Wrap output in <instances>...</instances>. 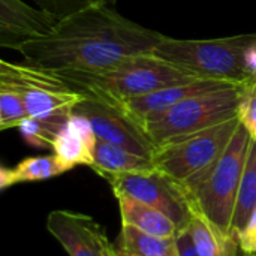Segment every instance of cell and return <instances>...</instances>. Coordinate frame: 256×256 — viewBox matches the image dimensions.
Segmentation results:
<instances>
[{
	"instance_id": "1",
	"label": "cell",
	"mask_w": 256,
	"mask_h": 256,
	"mask_svg": "<svg viewBox=\"0 0 256 256\" xmlns=\"http://www.w3.org/2000/svg\"><path fill=\"white\" fill-rule=\"evenodd\" d=\"M162 38L120 15L114 6L98 4L62 18L50 34L22 45L18 52L26 63L44 69L96 72L152 54Z\"/></svg>"
},
{
	"instance_id": "2",
	"label": "cell",
	"mask_w": 256,
	"mask_h": 256,
	"mask_svg": "<svg viewBox=\"0 0 256 256\" xmlns=\"http://www.w3.org/2000/svg\"><path fill=\"white\" fill-rule=\"evenodd\" d=\"M72 90L87 96L98 98L111 104L144 96L156 90L198 80L186 70L154 57L142 54L126 58L112 68L96 72L56 70Z\"/></svg>"
},
{
	"instance_id": "3",
	"label": "cell",
	"mask_w": 256,
	"mask_h": 256,
	"mask_svg": "<svg viewBox=\"0 0 256 256\" xmlns=\"http://www.w3.org/2000/svg\"><path fill=\"white\" fill-rule=\"evenodd\" d=\"M255 45L256 33L208 40L174 39L164 34L152 54L196 78L243 86L252 81L248 52Z\"/></svg>"
},
{
	"instance_id": "4",
	"label": "cell",
	"mask_w": 256,
	"mask_h": 256,
	"mask_svg": "<svg viewBox=\"0 0 256 256\" xmlns=\"http://www.w3.org/2000/svg\"><path fill=\"white\" fill-rule=\"evenodd\" d=\"M238 126L240 120L236 117L158 146L153 154L156 170L177 183L188 198L224 154Z\"/></svg>"
},
{
	"instance_id": "5",
	"label": "cell",
	"mask_w": 256,
	"mask_h": 256,
	"mask_svg": "<svg viewBox=\"0 0 256 256\" xmlns=\"http://www.w3.org/2000/svg\"><path fill=\"white\" fill-rule=\"evenodd\" d=\"M250 141L249 132L240 124L216 165L188 195L192 213L200 214L228 238H234L232 216Z\"/></svg>"
},
{
	"instance_id": "6",
	"label": "cell",
	"mask_w": 256,
	"mask_h": 256,
	"mask_svg": "<svg viewBox=\"0 0 256 256\" xmlns=\"http://www.w3.org/2000/svg\"><path fill=\"white\" fill-rule=\"evenodd\" d=\"M243 86H231L188 98L166 111L148 116L141 122V126L156 147L210 129L237 117Z\"/></svg>"
},
{
	"instance_id": "7",
	"label": "cell",
	"mask_w": 256,
	"mask_h": 256,
	"mask_svg": "<svg viewBox=\"0 0 256 256\" xmlns=\"http://www.w3.org/2000/svg\"><path fill=\"white\" fill-rule=\"evenodd\" d=\"M114 195L122 194L135 198L174 220L178 231L189 228L192 210L183 189L158 170L148 172L112 174L105 177Z\"/></svg>"
},
{
	"instance_id": "8",
	"label": "cell",
	"mask_w": 256,
	"mask_h": 256,
	"mask_svg": "<svg viewBox=\"0 0 256 256\" xmlns=\"http://www.w3.org/2000/svg\"><path fill=\"white\" fill-rule=\"evenodd\" d=\"M72 112H78L90 122L98 140L153 159L156 152L154 142L142 126L122 106L98 98H84L74 106Z\"/></svg>"
},
{
	"instance_id": "9",
	"label": "cell",
	"mask_w": 256,
	"mask_h": 256,
	"mask_svg": "<svg viewBox=\"0 0 256 256\" xmlns=\"http://www.w3.org/2000/svg\"><path fill=\"white\" fill-rule=\"evenodd\" d=\"M46 230L69 256H120L100 225L87 214L54 210L46 218Z\"/></svg>"
},
{
	"instance_id": "10",
	"label": "cell",
	"mask_w": 256,
	"mask_h": 256,
	"mask_svg": "<svg viewBox=\"0 0 256 256\" xmlns=\"http://www.w3.org/2000/svg\"><path fill=\"white\" fill-rule=\"evenodd\" d=\"M60 18L22 0H0V45L20 51L32 40L50 34Z\"/></svg>"
},
{
	"instance_id": "11",
	"label": "cell",
	"mask_w": 256,
	"mask_h": 256,
	"mask_svg": "<svg viewBox=\"0 0 256 256\" xmlns=\"http://www.w3.org/2000/svg\"><path fill=\"white\" fill-rule=\"evenodd\" d=\"M231 86H240V84L219 81V80L198 78V80H192L188 82L174 84V86L156 90V92L144 94V96L126 99L116 105L122 106L130 117H134L141 124V122L144 118H147L148 116L166 111L171 106L180 104L182 100H184L188 98H192V96H196L201 93H207V92H213V90H219V88H225V87H231Z\"/></svg>"
},
{
	"instance_id": "12",
	"label": "cell",
	"mask_w": 256,
	"mask_h": 256,
	"mask_svg": "<svg viewBox=\"0 0 256 256\" xmlns=\"http://www.w3.org/2000/svg\"><path fill=\"white\" fill-rule=\"evenodd\" d=\"M116 198L118 201L122 224L132 225L147 234L162 238H176L178 234L177 225L165 213L122 194H116Z\"/></svg>"
},
{
	"instance_id": "13",
	"label": "cell",
	"mask_w": 256,
	"mask_h": 256,
	"mask_svg": "<svg viewBox=\"0 0 256 256\" xmlns=\"http://www.w3.org/2000/svg\"><path fill=\"white\" fill-rule=\"evenodd\" d=\"M92 168L102 177L112 174L148 172L156 170L153 159L140 156L102 140H98L94 144Z\"/></svg>"
},
{
	"instance_id": "14",
	"label": "cell",
	"mask_w": 256,
	"mask_h": 256,
	"mask_svg": "<svg viewBox=\"0 0 256 256\" xmlns=\"http://www.w3.org/2000/svg\"><path fill=\"white\" fill-rule=\"evenodd\" d=\"M51 148L68 170H72L76 165H93V150L72 123L70 116L56 135Z\"/></svg>"
},
{
	"instance_id": "15",
	"label": "cell",
	"mask_w": 256,
	"mask_h": 256,
	"mask_svg": "<svg viewBox=\"0 0 256 256\" xmlns=\"http://www.w3.org/2000/svg\"><path fill=\"white\" fill-rule=\"evenodd\" d=\"M256 210V142L250 141L246 165L240 180V188L236 200L232 216V237L244 228L250 216Z\"/></svg>"
},
{
	"instance_id": "16",
	"label": "cell",
	"mask_w": 256,
	"mask_h": 256,
	"mask_svg": "<svg viewBox=\"0 0 256 256\" xmlns=\"http://www.w3.org/2000/svg\"><path fill=\"white\" fill-rule=\"evenodd\" d=\"M122 249L134 256H178L176 238L156 237L128 224H122Z\"/></svg>"
},
{
	"instance_id": "17",
	"label": "cell",
	"mask_w": 256,
	"mask_h": 256,
	"mask_svg": "<svg viewBox=\"0 0 256 256\" xmlns=\"http://www.w3.org/2000/svg\"><path fill=\"white\" fill-rule=\"evenodd\" d=\"M15 183L40 182L57 177L69 171L56 154L50 156H33L22 159L15 168H12Z\"/></svg>"
},
{
	"instance_id": "18",
	"label": "cell",
	"mask_w": 256,
	"mask_h": 256,
	"mask_svg": "<svg viewBox=\"0 0 256 256\" xmlns=\"http://www.w3.org/2000/svg\"><path fill=\"white\" fill-rule=\"evenodd\" d=\"M60 120H36L27 117L20 126V132L24 138V141L36 148H48L52 147L54 138L62 129V126L66 123Z\"/></svg>"
},
{
	"instance_id": "19",
	"label": "cell",
	"mask_w": 256,
	"mask_h": 256,
	"mask_svg": "<svg viewBox=\"0 0 256 256\" xmlns=\"http://www.w3.org/2000/svg\"><path fill=\"white\" fill-rule=\"evenodd\" d=\"M27 117L22 94L10 88H0V129L18 128Z\"/></svg>"
},
{
	"instance_id": "20",
	"label": "cell",
	"mask_w": 256,
	"mask_h": 256,
	"mask_svg": "<svg viewBox=\"0 0 256 256\" xmlns=\"http://www.w3.org/2000/svg\"><path fill=\"white\" fill-rule=\"evenodd\" d=\"M39 6V9H44L45 12H50L51 15L57 18H66L70 16L80 10H84L92 6L98 4H106L114 6L116 0H34Z\"/></svg>"
},
{
	"instance_id": "21",
	"label": "cell",
	"mask_w": 256,
	"mask_h": 256,
	"mask_svg": "<svg viewBox=\"0 0 256 256\" xmlns=\"http://www.w3.org/2000/svg\"><path fill=\"white\" fill-rule=\"evenodd\" d=\"M237 118L256 142V81L252 80L243 86V96L238 105Z\"/></svg>"
},
{
	"instance_id": "22",
	"label": "cell",
	"mask_w": 256,
	"mask_h": 256,
	"mask_svg": "<svg viewBox=\"0 0 256 256\" xmlns=\"http://www.w3.org/2000/svg\"><path fill=\"white\" fill-rule=\"evenodd\" d=\"M236 243L242 254L256 255V210L244 225V228L236 236Z\"/></svg>"
},
{
	"instance_id": "23",
	"label": "cell",
	"mask_w": 256,
	"mask_h": 256,
	"mask_svg": "<svg viewBox=\"0 0 256 256\" xmlns=\"http://www.w3.org/2000/svg\"><path fill=\"white\" fill-rule=\"evenodd\" d=\"M176 246H177L178 256H201L194 243L189 228L178 231V234L176 236Z\"/></svg>"
},
{
	"instance_id": "24",
	"label": "cell",
	"mask_w": 256,
	"mask_h": 256,
	"mask_svg": "<svg viewBox=\"0 0 256 256\" xmlns=\"http://www.w3.org/2000/svg\"><path fill=\"white\" fill-rule=\"evenodd\" d=\"M16 184L15 183V177H14V171L12 168H6V166H2L0 168V189H6L9 186H14Z\"/></svg>"
},
{
	"instance_id": "25",
	"label": "cell",
	"mask_w": 256,
	"mask_h": 256,
	"mask_svg": "<svg viewBox=\"0 0 256 256\" xmlns=\"http://www.w3.org/2000/svg\"><path fill=\"white\" fill-rule=\"evenodd\" d=\"M248 69H249L252 80L256 81V45L252 46L250 51L248 52Z\"/></svg>"
},
{
	"instance_id": "26",
	"label": "cell",
	"mask_w": 256,
	"mask_h": 256,
	"mask_svg": "<svg viewBox=\"0 0 256 256\" xmlns=\"http://www.w3.org/2000/svg\"><path fill=\"white\" fill-rule=\"evenodd\" d=\"M118 254H120V256H134V255H130V254H128L126 250H123L122 248L118 249Z\"/></svg>"
},
{
	"instance_id": "27",
	"label": "cell",
	"mask_w": 256,
	"mask_h": 256,
	"mask_svg": "<svg viewBox=\"0 0 256 256\" xmlns=\"http://www.w3.org/2000/svg\"><path fill=\"white\" fill-rule=\"evenodd\" d=\"M238 256V255H237ZM243 256H256V255H244V254H243Z\"/></svg>"
}]
</instances>
